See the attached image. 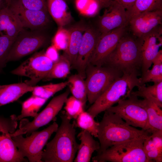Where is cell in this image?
I'll return each mask as SVG.
<instances>
[{
  "mask_svg": "<svg viewBox=\"0 0 162 162\" xmlns=\"http://www.w3.org/2000/svg\"><path fill=\"white\" fill-rule=\"evenodd\" d=\"M87 26L79 23L68 29L70 34L68 47L64 54L70 62L72 67L74 64L83 34Z\"/></svg>",
  "mask_w": 162,
  "mask_h": 162,
  "instance_id": "603a6c76",
  "label": "cell"
},
{
  "mask_svg": "<svg viewBox=\"0 0 162 162\" xmlns=\"http://www.w3.org/2000/svg\"><path fill=\"white\" fill-rule=\"evenodd\" d=\"M146 139L126 141L112 146L92 158L94 162H149L143 148Z\"/></svg>",
  "mask_w": 162,
  "mask_h": 162,
  "instance_id": "5b68a950",
  "label": "cell"
},
{
  "mask_svg": "<svg viewBox=\"0 0 162 162\" xmlns=\"http://www.w3.org/2000/svg\"><path fill=\"white\" fill-rule=\"evenodd\" d=\"M6 2L7 4V5H8L12 0H2Z\"/></svg>",
  "mask_w": 162,
  "mask_h": 162,
  "instance_id": "b9f144b4",
  "label": "cell"
},
{
  "mask_svg": "<svg viewBox=\"0 0 162 162\" xmlns=\"http://www.w3.org/2000/svg\"><path fill=\"white\" fill-rule=\"evenodd\" d=\"M58 125L54 122L47 128L40 131L32 132L30 136L24 137L22 135L12 137L18 150L29 162H43V149L52 135L57 131Z\"/></svg>",
  "mask_w": 162,
  "mask_h": 162,
  "instance_id": "8992f818",
  "label": "cell"
},
{
  "mask_svg": "<svg viewBox=\"0 0 162 162\" xmlns=\"http://www.w3.org/2000/svg\"><path fill=\"white\" fill-rule=\"evenodd\" d=\"M107 110L118 114L129 125L147 130V112L137 96L131 94L127 98L119 101L117 105Z\"/></svg>",
  "mask_w": 162,
  "mask_h": 162,
  "instance_id": "30bf717a",
  "label": "cell"
},
{
  "mask_svg": "<svg viewBox=\"0 0 162 162\" xmlns=\"http://www.w3.org/2000/svg\"><path fill=\"white\" fill-rule=\"evenodd\" d=\"M138 88L137 91H132L131 94L148 99L162 108V81L147 87L144 84Z\"/></svg>",
  "mask_w": 162,
  "mask_h": 162,
  "instance_id": "d4e9b609",
  "label": "cell"
},
{
  "mask_svg": "<svg viewBox=\"0 0 162 162\" xmlns=\"http://www.w3.org/2000/svg\"><path fill=\"white\" fill-rule=\"evenodd\" d=\"M16 116L14 114L8 118L0 116V162L28 161L20 153L10 136L17 127Z\"/></svg>",
  "mask_w": 162,
  "mask_h": 162,
  "instance_id": "8fae6325",
  "label": "cell"
},
{
  "mask_svg": "<svg viewBox=\"0 0 162 162\" xmlns=\"http://www.w3.org/2000/svg\"><path fill=\"white\" fill-rule=\"evenodd\" d=\"M35 86L25 82L0 85V106L16 101L25 94L32 92Z\"/></svg>",
  "mask_w": 162,
  "mask_h": 162,
  "instance_id": "7402d4cb",
  "label": "cell"
},
{
  "mask_svg": "<svg viewBox=\"0 0 162 162\" xmlns=\"http://www.w3.org/2000/svg\"><path fill=\"white\" fill-rule=\"evenodd\" d=\"M162 10L145 12L138 14L128 21L133 35L139 38L162 25Z\"/></svg>",
  "mask_w": 162,
  "mask_h": 162,
  "instance_id": "ac0fdd59",
  "label": "cell"
},
{
  "mask_svg": "<svg viewBox=\"0 0 162 162\" xmlns=\"http://www.w3.org/2000/svg\"><path fill=\"white\" fill-rule=\"evenodd\" d=\"M68 85L67 81L56 84L35 86L32 92V95L47 100L56 93L63 89Z\"/></svg>",
  "mask_w": 162,
  "mask_h": 162,
  "instance_id": "4dcf8cb0",
  "label": "cell"
},
{
  "mask_svg": "<svg viewBox=\"0 0 162 162\" xmlns=\"http://www.w3.org/2000/svg\"><path fill=\"white\" fill-rule=\"evenodd\" d=\"M162 10V0H136L133 5L126 10L129 20L135 15L145 12Z\"/></svg>",
  "mask_w": 162,
  "mask_h": 162,
  "instance_id": "4316f807",
  "label": "cell"
},
{
  "mask_svg": "<svg viewBox=\"0 0 162 162\" xmlns=\"http://www.w3.org/2000/svg\"><path fill=\"white\" fill-rule=\"evenodd\" d=\"M71 68L70 61L63 53L54 62L51 69L44 79L49 80L65 78L69 74Z\"/></svg>",
  "mask_w": 162,
  "mask_h": 162,
  "instance_id": "f1b7e54d",
  "label": "cell"
},
{
  "mask_svg": "<svg viewBox=\"0 0 162 162\" xmlns=\"http://www.w3.org/2000/svg\"><path fill=\"white\" fill-rule=\"evenodd\" d=\"M53 63L45 52L41 51L34 54L11 73L28 77L30 80L25 81V82L29 86H35L46 76Z\"/></svg>",
  "mask_w": 162,
  "mask_h": 162,
  "instance_id": "9c48e42d",
  "label": "cell"
},
{
  "mask_svg": "<svg viewBox=\"0 0 162 162\" xmlns=\"http://www.w3.org/2000/svg\"><path fill=\"white\" fill-rule=\"evenodd\" d=\"M148 116L147 129L150 134L156 130H162V110L156 104L146 98L141 100Z\"/></svg>",
  "mask_w": 162,
  "mask_h": 162,
  "instance_id": "cb8c5ba5",
  "label": "cell"
},
{
  "mask_svg": "<svg viewBox=\"0 0 162 162\" xmlns=\"http://www.w3.org/2000/svg\"><path fill=\"white\" fill-rule=\"evenodd\" d=\"M161 25L158 26L142 38V76L149 69L162 45Z\"/></svg>",
  "mask_w": 162,
  "mask_h": 162,
  "instance_id": "2e32d148",
  "label": "cell"
},
{
  "mask_svg": "<svg viewBox=\"0 0 162 162\" xmlns=\"http://www.w3.org/2000/svg\"><path fill=\"white\" fill-rule=\"evenodd\" d=\"M97 28L87 26L83 34L75 63L72 67L84 79L86 67L101 34Z\"/></svg>",
  "mask_w": 162,
  "mask_h": 162,
  "instance_id": "5bb4252c",
  "label": "cell"
},
{
  "mask_svg": "<svg viewBox=\"0 0 162 162\" xmlns=\"http://www.w3.org/2000/svg\"><path fill=\"white\" fill-rule=\"evenodd\" d=\"M89 113L83 111L76 119L77 126L90 133L95 137L98 136V127L99 122H96Z\"/></svg>",
  "mask_w": 162,
  "mask_h": 162,
  "instance_id": "f546056e",
  "label": "cell"
},
{
  "mask_svg": "<svg viewBox=\"0 0 162 162\" xmlns=\"http://www.w3.org/2000/svg\"><path fill=\"white\" fill-rule=\"evenodd\" d=\"M145 154L149 162L162 161V150L155 148Z\"/></svg>",
  "mask_w": 162,
  "mask_h": 162,
  "instance_id": "74e56055",
  "label": "cell"
},
{
  "mask_svg": "<svg viewBox=\"0 0 162 162\" xmlns=\"http://www.w3.org/2000/svg\"><path fill=\"white\" fill-rule=\"evenodd\" d=\"M153 64L152 69L148 70L140 78L142 85L148 82L156 83L162 81V63Z\"/></svg>",
  "mask_w": 162,
  "mask_h": 162,
  "instance_id": "d6a6232c",
  "label": "cell"
},
{
  "mask_svg": "<svg viewBox=\"0 0 162 162\" xmlns=\"http://www.w3.org/2000/svg\"><path fill=\"white\" fill-rule=\"evenodd\" d=\"M70 92L69 89H68L62 94L53 98L45 108L34 117L32 121L29 122L24 118L21 119L19 129L10 134V136L13 137L24 134L27 136L32 132L48 124L54 119L61 110Z\"/></svg>",
  "mask_w": 162,
  "mask_h": 162,
  "instance_id": "ba28073f",
  "label": "cell"
},
{
  "mask_svg": "<svg viewBox=\"0 0 162 162\" xmlns=\"http://www.w3.org/2000/svg\"><path fill=\"white\" fill-rule=\"evenodd\" d=\"M147 130H139L128 124L116 113L106 110L98 127L97 138L100 153L109 147L126 141L147 139L150 135Z\"/></svg>",
  "mask_w": 162,
  "mask_h": 162,
  "instance_id": "6da1fadb",
  "label": "cell"
},
{
  "mask_svg": "<svg viewBox=\"0 0 162 162\" xmlns=\"http://www.w3.org/2000/svg\"><path fill=\"white\" fill-rule=\"evenodd\" d=\"M3 1L2 0H0V10L1 9V4H2V2Z\"/></svg>",
  "mask_w": 162,
  "mask_h": 162,
  "instance_id": "7bdbcfd3",
  "label": "cell"
},
{
  "mask_svg": "<svg viewBox=\"0 0 162 162\" xmlns=\"http://www.w3.org/2000/svg\"><path fill=\"white\" fill-rule=\"evenodd\" d=\"M136 0H116L121 4L126 10L130 9L134 4Z\"/></svg>",
  "mask_w": 162,
  "mask_h": 162,
  "instance_id": "60d3db41",
  "label": "cell"
},
{
  "mask_svg": "<svg viewBox=\"0 0 162 162\" xmlns=\"http://www.w3.org/2000/svg\"><path fill=\"white\" fill-rule=\"evenodd\" d=\"M87 100L92 104L116 79L122 75L120 71L104 65L88 64L85 71Z\"/></svg>",
  "mask_w": 162,
  "mask_h": 162,
  "instance_id": "52a82bcc",
  "label": "cell"
},
{
  "mask_svg": "<svg viewBox=\"0 0 162 162\" xmlns=\"http://www.w3.org/2000/svg\"><path fill=\"white\" fill-rule=\"evenodd\" d=\"M24 28L17 16L8 6L0 10V34L16 38Z\"/></svg>",
  "mask_w": 162,
  "mask_h": 162,
  "instance_id": "ffe728a7",
  "label": "cell"
},
{
  "mask_svg": "<svg viewBox=\"0 0 162 162\" xmlns=\"http://www.w3.org/2000/svg\"><path fill=\"white\" fill-rule=\"evenodd\" d=\"M141 39L127 35L122 36L112 52L107 57L102 65L113 68L124 73L139 75L142 64Z\"/></svg>",
  "mask_w": 162,
  "mask_h": 162,
  "instance_id": "3957f363",
  "label": "cell"
},
{
  "mask_svg": "<svg viewBox=\"0 0 162 162\" xmlns=\"http://www.w3.org/2000/svg\"><path fill=\"white\" fill-rule=\"evenodd\" d=\"M48 11L58 28L64 27L73 19L64 0H46Z\"/></svg>",
  "mask_w": 162,
  "mask_h": 162,
  "instance_id": "44dd1931",
  "label": "cell"
},
{
  "mask_svg": "<svg viewBox=\"0 0 162 162\" xmlns=\"http://www.w3.org/2000/svg\"><path fill=\"white\" fill-rule=\"evenodd\" d=\"M65 103V113L70 119H76L79 115L84 111V107L82 102L73 96L68 98Z\"/></svg>",
  "mask_w": 162,
  "mask_h": 162,
  "instance_id": "1f68e13d",
  "label": "cell"
},
{
  "mask_svg": "<svg viewBox=\"0 0 162 162\" xmlns=\"http://www.w3.org/2000/svg\"><path fill=\"white\" fill-rule=\"evenodd\" d=\"M135 73H124L115 80L88 110L94 118L119 101L128 98L134 88L142 85Z\"/></svg>",
  "mask_w": 162,
  "mask_h": 162,
  "instance_id": "277c9868",
  "label": "cell"
},
{
  "mask_svg": "<svg viewBox=\"0 0 162 162\" xmlns=\"http://www.w3.org/2000/svg\"><path fill=\"white\" fill-rule=\"evenodd\" d=\"M47 38L38 31H22L16 37L8 56L6 62L17 60L44 45Z\"/></svg>",
  "mask_w": 162,
  "mask_h": 162,
  "instance_id": "7c38bea8",
  "label": "cell"
},
{
  "mask_svg": "<svg viewBox=\"0 0 162 162\" xmlns=\"http://www.w3.org/2000/svg\"><path fill=\"white\" fill-rule=\"evenodd\" d=\"M84 78L78 74L70 76L67 80L70 91L73 96L80 100L85 107L87 98V89Z\"/></svg>",
  "mask_w": 162,
  "mask_h": 162,
  "instance_id": "484cf974",
  "label": "cell"
},
{
  "mask_svg": "<svg viewBox=\"0 0 162 162\" xmlns=\"http://www.w3.org/2000/svg\"><path fill=\"white\" fill-rule=\"evenodd\" d=\"M70 38L68 29L58 28L52 40L53 45L57 50H65L67 48Z\"/></svg>",
  "mask_w": 162,
  "mask_h": 162,
  "instance_id": "e575fe53",
  "label": "cell"
},
{
  "mask_svg": "<svg viewBox=\"0 0 162 162\" xmlns=\"http://www.w3.org/2000/svg\"><path fill=\"white\" fill-rule=\"evenodd\" d=\"M89 132L82 130L77 137L80 141L77 153L74 161V162H89L93 153L98 152L100 148L99 142L94 139Z\"/></svg>",
  "mask_w": 162,
  "mask_h": 162,
  "instance_id": "d6986e66",
  "label": "cell"
},
{
  "mask_svg": "<svg viewBox=\"0 0 162 162\" xmlns=\"http://www.w3.org/2000/svg\"><path fill=\"white\" fill-rule=\"evenodd\" d=\"M25 8L32 10L48 11L46 0H17Z\"/></svg>",
  "mask_w": 162,
  "mask_h": 162,
  "instance_id": "d590c367",
  "label": "cell"
},
{
  "mask_svg": "<svg viewBox=\"0 0 162 162\" xmlns=\"http://www.w3.org/2000/svg\"><path fill=\"white\" fill-rule=\"evenodd\" d=\"M57 50L53 45H52L49 47L45 52L46 55L54 62L59 58Z\"/></svg>",
  "mask_w": 162,
  "mask_h": 162,
  "instance_id": "f35d334b",
  "label": "cell"
},
{
  "mask_svg": "<svg viewBox=\"0 0 162 162\" xmlns=\"http://www.w3.org/2000/svg\"><path fill=\"white\" fill-rule=\"evenodd\" d=\"M93 0H76V8L82 15L87 16L92 7Z\"/></svg>",
  "mask_w": 162,
  "mask_h": 162,
  "instance_id": "8d00e7d4",
  "label": "cell"
},
{
  "mask_svg": "<svg viewBox=\"0 0 162 162\" xmlns=\"http://www.w3.org/2000/svg\"><path fill=\"white\" fill-rule=\"evenodd\" d=\"M98 4L99 9L109 7L116 0H94Z\"/></svg>",
  "mask_w": 162,
  "mask_h": 162,
  "instance_id": "ab89813d",
  "label": "cell"
},
{
  "mask_svg": "<svg viewBox=\"0 0 162 162\" xmlns=\"http://www.w3.org/2000/svg\"><path fill=\"white\" fill-rule=\"evenodd\" d=\"M0 70H1L0 69Z\"/></svg>",
  "mask_w": 162,
  "mask_h": 162,
  "instance_id": "ee69618b",
  "label": "cell"
},
{
  "mask_svg": "<svg viewBox=\"0 0 162 162\" xmlns=\"http://www.w3.org/2000/svg\"><path fill=\"white\" fill-rule=\"evenodd\" d=\"M16 38L4 34H0V69L5 65L11 48Z\"/></svg>",
  "mask_w": 162,
  "mask_h": 162,
  "instance_id": "836d02e7",
  "label": "cell"
},
{
  "mask_svg": "<svg viewBox=\"0 0 162 162\" xmlns=\"http://www.w3.org/2000/svg\"><path fill=\"white\" fill-rule=\"evenodd\" d=\"M47 100L32 95L22 103L21 114L16 116V120L18 121L30 116L34 118Z\"/></svg>",
  "mask_w": 162,
  "mask_h": 162,
  "instance_id": "83f0119b",
  "label": "cell"
},
{
  "mask_svg": "<svg viewBox=\"0 0 162 162\" xmlns=\"http://www.w3.org/2000/svg\"><path fill=\"white\" fill-rule=\"evenodd\" d=\"M60 117L61 123L53 139L46 145L43 150V162H72L79 145L76 142V130L71 119L63 111Z\"/></svg>",
  "mask_w": 162,
  "mask_h": 162,
  "instance_id": "7a4b0ae2",
  "label": "cell"
},
{
  "mask_svg": "<svg viewBox=\"0 0 162 162\" xmlns=\"http://www.w3.org/2000/svg\"><path fill=\"white\" fill-rule=\"evenodd\" d=\"M126 26H124L107 32L101 33L88 64L102 65L106 58L114 50L126 32Z\"/></svg>",
  "mask_w": 162,
  "mask_h": 162,
  "instance_id": "4fadbf2b",
  "label": "cell"
},
{
  "mask_svg": "<svg viewBox=\"0 0 162 162\" xmlns=\"http://www.w3.org/2000/svg\"><path fill=\"white\" fill-rule=\"evenodd\" d=\"M7 6L17 16L24 28L37 29L46 26L50 22L48 12L27 9L17 0H12Z\"/></svg>",
  "mask_w": 162,
  "mask_h": 162,
  "instance_id": "9a60e30c",
  "label": "cell"
},
{
  "mask_svg": "<svg viewBox=\"0 0 162 162\" xmlns=\"http://www.w3.org/2000/svg\"><path fill=\"white\" fill-rule=\"evenodd\" d=\"M97 29L101 33H106L128 24L126 10L116 1L105 8L98 20Z\"/></svg>",
  "mask_w": 162,
  "mask_h": 162,
  "instance_id": "e0dca14e",
  "label": "cell"
}]
</instances>
